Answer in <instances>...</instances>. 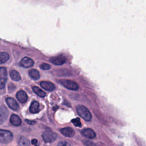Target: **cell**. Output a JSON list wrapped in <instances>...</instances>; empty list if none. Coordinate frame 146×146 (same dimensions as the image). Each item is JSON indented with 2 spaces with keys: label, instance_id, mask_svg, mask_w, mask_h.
Returning <instances> with one entry per match:
<instances>
[{
  "label": "cell",
  "instance_id": "1",
  "mask_svg": "<svg viewBox=\"0 0 146 146\" xmlns=\"http://www.w3.org/2000/svg\"><path fill=\"white\" fill-rule=\"evenodd\" d=\"M76 111L78 115L86 121H90L92 119V115L90 111L84 106L79 105L76 107Z\"/></svg>",
  "mask_w": 146,
  "mask_h": 146
},
{
  "label": "cell",
  "instance_id": "2",
  "mask_svg": "<svg viewBox=\"0 0 146 146\" xmlns=\"http://www.w3.org/2000/svg\"><path fill=\"white\" fill-rule=\"evenodd\" d=\"M13 140L12 133L7 130L0 129V143L3 144H7Z\"/></svg>",
  "mask_w": 146,
  "mask_h": 146
},
{
  "label": "cell",
  "instance_id": "3",
  "mask_svg": "<svg viewBox=\"0 0 146 146\" xmlns=\"http://www.w3.org/2000/svg\"><path fill=\"white\" fill-rule=\"evenodd\" d=\"M60 83L65 88L71 90H77L79 88L78 84L72 80L67 79H60L59 80Z\"/></svg>",
  "mask_w": 146,
  "mask_h": 146
},
{
  "label": "cell",
  "instance_id": "4",
  "mask_svg": "<svg viewBox=\"0 0 146 146\" xmlns=\"http://www.w3.org/2000/svg\"><path fill=\"white\" fill-rule=\"evenodd\" d=\"M42 138L45 143H52L57 138V134L52 131H47L43 133Z\"/></svg>",
  "mask_w": 146,
  "mask_h": 146
},
{
  "label": "cell",
  "instance_id": "5",
  "mask_svg": "<svg viewBox=\"0 0 146 146\" xmlns=\"http://www.w3.org/2000/svg\"><path fill=\"white\" fill-rule=\"evenodd\" d=\"M7 79V70L5 67H0V88L5 87Z\"/></svg>",
  "mask_w": 146,
  "mask_h": 146
},
{
  "label": "cell",
  "instance_id": "6",
  "mask_svg": "<svg viewBox=\"0 0 146 146\" xmlns=\"http://www.w3.org/2000/svg\"><path fill=\"white\" fill-rule=\"evenodd\" d=\"M66 61V58L62 55H60L59 56L51 58L50 59V62L55 65H62L63 63H64Z\"/></svg>",
  "mask_w": 146,
  "mask_h": 146
},
{
  "label": "cell",
  "instance_id": "7",
  "mask_svg": "<svg viewBox=\"0 0 146 146\" xmlns=\"http://www.w3.org/2000/svg\"><path fill=\"white\" fill-rule=\"evenodd\" d=\"M19 64L23 67L30 68L34 65V63L32 59L29 57H24L22 59Z\"/></svg>",
  "mask_w": 146,
  "mask_h": 146
},
{
  "label": "cell",
  "instance_id": "8",
  "mask_svg": "<svg viewBox=\"0 0 146 146\" xmlns=\"http://www.w3.org/2000/svg\"><path fill=\"white\" fill-rule=\"evenodd\" d=\"M8 110L5 106H0V124L3 123L8 116Z\"/></svg>",
  "mask_w": 146,
  "mask_h": 146
},
{
  "label": "cell",
  "instance_id": "9",
  "mask_svg": "<svg viewBox=\"0 0 146 146\" xmlns=\"http://www.w3.org/2000/svg\"><path fill=\"white\" fill-rule=\"evenodd\" d=\"M6 103L7 104L8 106L11 109H12L14 111H16L18 109V108H19L18 104L17 103V102L14 98L9 97L6 99Z\"/></svg>",
  "mask_w": 146,
  "mask_h": 146
},
{
  "label": "cell",
  "instance_id": "10",
  "mask_svg": "<svg viewBox=\"0 0 146 146\" xmlns=\"http://www.w3.org/2000/svg\"><path fill=\"white\" fill-rule=\"evenodd\" d=\"M81 133L83 136L89 139H94L96 136L95 132L91 128H86L83 129L81 132Z\"/></svg>",
  "mask_w": 146,
  "mask_h": 146
},
{
  "label": "cell",
  "instance_id": "11",
  "mask_svg": "<svg viewBox=\"0 0 146 146\" xmlns=\"http://www.w3.org/2000/svg\"><path fill=\"white\" fill-rule=\"evenodd\" d=\"M40 85L43 88L48 91H52L55 90V86L50 82L42 81L40 82Z\"/></svg>",
  "mask_w": 146,
  "mask_h": 146
},
{
  "label": "cell",
  "instance_id": "12",
  "mask_svg": "<svg viewBox=\"0 0 146 146\" xmlns=\"http://www.w3.org/2000/svg\"><path fill=\"white\" fill-rule=\"evenodd\" d=\"M16 96H17V99L21 102V103H25L27 101V99H28V97H27V95L26 94V93L22 91V90H21V91H19L17 93V95H16Z\"/></svg>",
  "mask_w": 146,
  "mask_h": 146
},
{
  "label": "cell",
  "instance_id": "13",
  "mask_svg": "<svg viewBox=\"0 0 146 146\" xmlns=\"http://www.w3.org/2000/svg\"><path fill=\"white\" fill-rule=\"evenodd\" d=\"M60 132L64 136L66 137H72L75 134L74 131L70 127H65L62 128L60 129Z\"/></svg>",
  "mask_w": 146,
  "mask_h": 146
},
{
  "label": "cell",
  "instance_id": "14",
  "mask_svg": "<svg viewBox=\"0 0 146 146\" xmlns=\"http://www.w3.org/2000/svg\"><path fill=\"white\" fill-rule=\"evenodd\" d=\"M10 121L11 123L15 125V126H18L21 124V120L19 118V117L15 114H13L11 116Z\"/></svg>",
  "mask_w": 146,
  "mask_h": 146
},
{
  "label": "cell",
  "instance_id": "15",
  "mask_svg": "<svg viewBox=\"0 0 146 146\" xmlns=\"http://www.w3.org/2000/svg\"><path fill=\"white\" fill-rule=\"evenodd\" d=\"M30 111L33 113H37L39 111V104L36 101H33L30 107Z\"/></svg>",
  "mask_w": 146,
  "mask_h": 146
},
{
  "label": "cell",
  "instance_id": "16",
  "mask_svg": "<svg viewBox=\"0 0 146 146\" xmlns=\"http://www.w3.org/2000/svg\"><path fill=\"white\" fill-rule=\"evenodd\" d=\"M29 76L33 79V80H38L40 77V74L39 72L35 69H31L29 72Z\"/></svg>",
  "mask_w": 146,
  "mask_h": 146
},
{
  "label": "cell",
  "instance_id": "17",
  "mask_svg": "<svg viewBox=\"0 0 146 146\" xmlns=\"http://www.w3.org/2000/svg\"><path fill=\"white\" fill-rule=\"evenodd\" d=\"M10 76L11 79H13L14 81H18V80H21V75H19L18 72H17L15 70L11 71L10 73Z\"/></svg>",
  "mask_w": 146,
  "mask_h": 146
},
{
  "label": "cell",
  "instance_id": "18",
  "mask_svg": "<svg viewBox=\"0 0 146 146\" xmlns=\"http://www.w3.org/2000/svg\"><path fill=\"white\" fill-rule=\"evenodd\" d=\"M10 56L8 53L5 52H0V64H2L9 59Z\"/></svg>",
  "mask_w": 146,
  "mask_h": 146
},
{
  "label": "cell",
  "instance_id": "19",
  "mask_svg": "<svg viewBox=\"0 0 146 146\" xmlns=\"http://www.w3.org/2000/svg\"><path fill=\"white\" fill-rule=\"evenodd\" d=\"M33 90L36 95H38V96H39L40 97H44L46 95V94L44 91H43V90H42L40 88H39V87H38L36 86L33 87Z\"/></svg>",
  "mask_w": 146,
  "mask_h": 146
},
{
  "label": "cell",
  "instance_id": "20",
  "mask_svg": "<svg viewBox=\"0 0 146 146\" xmlns=\"http://www.w3.org/2000/svg\"><path fill=\"white\" fill-rule=\"evenodd\" d=\"M18 144L21 146L29 145L30 141L25 137H21L18 140Z\"/></svg>",
  "mask_w": 146,
  "mask_h": 146
},
{
  "label": "cell",
  "instance_id": "21",
  "mask_svg": "<svg viewBox=\"0 0 146 146\" xmlns=\"http://www.w3.org/2000/svg\"><path fill=\"white\" fill-rule=\"evenodd\" d=\"M71 122L76 127H80L81 126V122H80V120L79 118H78V117L72 119L71 120Z\"/></svg>",
  "mask_w": 146,
  "mask_h": 146
},
{
  "label": "cell",
  "instance_id": "22",
  "mask_svg": "<svg viewBox=\"0 0 146 146\" xmlns=\"http://www.w3.org/2000/svg\"><path fill=\"white\" fill-rule=\"evenodd\" d=\"M40 68L43 70H47L51 68V66L47 63H42L40 65Z\"/></svg>",
  "mask_w": 146,
  "mask_h": 146
},
{
  "label": "cell",
  "instance_id": "23",
  "mask_svg": "<svg viewBox=\"0 0 146 146\" xmlns=\"http://www.w3.org/2000/svg\"><path fill=\"white\" fill-rule=\"evenodd\" d=\"M58 145H59V146H67V145H70V144L66 142V141H61V142L58 143Z\"/></svg>",
  "mask_w": 146,
  "mask_h": 146
},
{
  "label": "cell",
  "instance_id": "24",
  "mask_svg": "<svg viewBox=\"0 0 146 146\" xmlns=\"http://www.w3.org/2000/svg\"><path fill=\"white\" fill-rule=\"evenodd\" d=\"M25 121L27 123V124H35V121H31V120H25Z\"/></svg>",
  "mask_w": 146,
  "mask_h": 146
},
{
  "label": "cell",
  "instance_id": "25",
  "mask_svg": "<svg viewBox=\"0 0 146 146\" xmlns=\"http://www.w3.org/2000/svg\"><path fill=\"white\" fill-rule=\"evenodd\" d=\"M37 142H38V141H37V140L36 139H33L32 140H31V143L33 144H36V143H37Z\"/></svg>",
  "mask_w": 146,
  "mask_h": 146
}]
</instances>
